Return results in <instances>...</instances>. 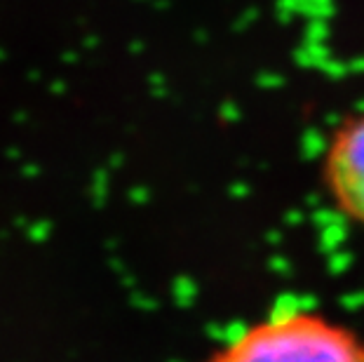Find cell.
Segmentation results:
<instances>
[{
	"label": "cell",
	"mask_w": 364,
	"mask_h": 362,
	"mask_svg": "<svg viewBox=\"0 0 364 362\" xmlns=\"http://www.w3.org/2000/svg\"><path fill=\"white\" fill-rule=\"evenodd\" d=\"M205 362H364V334L311 308L254 320Z\"/></svg>",
	"instance_id": "6da1fadb"
},
{
	"label": "cell",
	"mask_w": 364,
	"mask_h": 362,
	"mask_svg": "<svg viewBox=\"0 0 364 362\" xmlns=\"http://www.w3.org/2000/svg\"><path fill=\"white\" fill-rule=\"evenodd\" d=\"M320 181L334 210L364 230V111L331 129L320 158Z\"/></svg>",
	"instance_id": "7a4b0ae2"
}]
</instances>
